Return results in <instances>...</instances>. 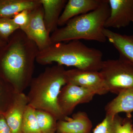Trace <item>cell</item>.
Here are the masks:
<instances>
[{
  "label": "cell",
  "instance_id": "cell-4",
  "mask_svg": "<svg viewBox=\"0 0 133 133\" xmlns=\"http://www.w3.org/2000/svg\"><path fill=\"white\" fill-rule=\"evenodd\" d=\"M110 13L108 0H102L96 9L71 19L64 26L51 33V42H66L81 39L105 42L107 39L104 30Z\"/></svg>",
  "mask_w": 133,
  "mask_h": 133
},
{
  "label": "cell",
  "instance_id": "cell-17",
  "mask_svg": "<svg viewBox=\"0 0 133 133\" xmlns=\"http://www.w3.org/2000/svg\"><path fill=\"white\" fill-rule=\"evenodd\" d=\"M36 115L42 133H56L58 120L50 113L36 109Z\"/></svg>",
  "mask_w": 133,
  "mask_h": 133
},
{
  "label": "cell",
  "instance_id": "cell-19",
  "mask_svg": "<svg viewBox=\"0 0 133 133\" xmlns=\"http://www.w3.org/2000/svg\"><path fill=\"white\" fill-rule=\"evenodd\" d=\"M123 118L118 114L114 116L106 115L105 118L94 129L93 133H116Z\"/></svg>",
  "mask_w": 133,
  "mask_h": 133
},
{
  "label": "cell",
  "instance_id": "cell-3",
  "mask_svg": "<svg viewBox=\"0 0 133 133\" xmlns=\"http://www.w3.org/2000/svg\"><path fill=\"white\" fill-rule=\"evenodd\" d=\"M66 70L57 64L48 67L37 77L32 79L28 95V105L34 109L50 113L58 121L66 118L58 104L62 87L66 84Z\"/></svg>",
  "mask_w": 133,
  "mask_h": 133
},
{
  "label": "cell",
  "instance_id": "cell-14",
  "mask_svg": "<svg viewBox=\"0 0 133 133\" xmlns=\"http://www.w3.org/2000/svg\"><path fill=\"white\" fill-rule=\"evenodd\" d=\"M106 115L114 116L125 112L127 117L131 118L133 112V88L127 89L117 95L105 107Z\"/></svg>",
  "mask_w": 133,
  "mask_h": 133
},
{
  "label": "cell",
  "instance_id": "cell-10",
  "mask_svg": "<svg viewBox=\"0 0 133 133\" xmlns=\"http://www.w3.org/2000/svg\"><path fill=\"white\" fill-rule=\"evenodd\" d=\"M28 105L27 95L23 92L17 93L12 103L3 113L6 122L12 133H22L23 119Z\"/></svg>",
  "mask_w": 133,
  "mask_h": 133
},
{
  "label": "cell",
  "instance_id": "cell-12",
  "mask_svg": "<svg viewBox=\"0 0 133 133\" xmlns=\"http://www.w3.org/2000/svg\"><path fill=\"white\" fill-rule=\"evenodd\" d=\"M102 0H69L59 17L58 26H63L75 17L85 14L97 8Z\"/></svg>",
  "mask_w": 133,
  "mask_h": 133
},
{
  "label": "cell",
  "instance_id": "cell-22",
  "mask_svg": "<svg viewBox=\"0 0 133 133\" xmlns=\"http://www.w3.org/2000/svg\"><path fill=\"white\" fill-rule=\"evenodd\" d=\"M133 128L131 118L127 117L123 118L117 128L116 133H132Z\"/></svg>",
  "mask_w": 133,
  "mask_h": 133
},
{
  "label": "cell",
  "instance_id": "cell-13",
  "mask_svg": "<svg viewBox=\"0 0 133 133\" xmlns=\"http://www.w3.org/2000/svg\"><path fill=\"white\" fill-rule=\"evenodd\" d=\"M67 1L66 0H39L43 10L45 26L50 34L58 29L59 17Z\"/></svg>",
  "mask_w": 133,
  "mask_h": 133
},
{
  "label": "cell",
  "instance_id": "cell-5",
  "mask_svg": "<svg viewBox=\"0 0 133 133\" xmlns=\"http://www.w3.org/2000/svg\"><path fill=\"white\" fill-rule=\"evenodd\" d=\"M109 92L118 95L133 88V64L119 57L103 61L100 70Z\"/></svg>",
  "mask_w": 133,
  "mask_h": 133
},
{
  "label": "cell",
  "instance_id": "cell-21",
  "mask_svg": "<svg viewBox=\"0 0 133 133\" xmlns=\"http://www.w3.org/2000/svg\"><path fill=\"white\" fill-rule=\"evenodd\" d=\"M31 10H22L12 17L13 22L19 27L20 29L22 30L28 24Z\"/></svg>",
  "mask_w": 133,
  "mask_h": 133
},
{
  "label": "cell",
  "instance_id": "cell-15",
  "mask_svg": "<svg viewBox=\"0 0 133 133\" xmlns=\"http://www.w3.org/2000/svg\"><path fill=\"white\" fill-rule=\"evenodd\" d=\"M104 33L107 40L118 51L120 57L133 64V35H122L105 28Z\"/></svg>",
  "mask_w": 133,
  "mask_h": 133
},
{
  "label": "cell",
  "instance_id": "cell-16",
  "mask_svg": "<svg viewBox=\"0 0 133 133\" xmlns=\"http://www.w3.org/2000/svg\"><path fill=\"white\" fill-rule=\"evenodd\" d=\"M39 0H0V18H12L24 10H32L41 5Z\"/></svg>",
  "mask_w": 133,
  "mask_h": 133
},
{
  "label": "cell",
  "instance_id": "cell-24",
  "mask_svg": "<svg viewBox=\"0 0 133 133\" xmlns=\"http://www.w3.org/2000/svg\"><path fill=\"white\" fill-rule=\"evenodd\" d=\"M1 87H0V98H1Z\"/></svg>",
  "mask_w": 133,
  "mask_h": 133
},
{
  "label": "cell",
  "instance_id": "cell-7",
  "mask_svg": "<svg viewBox=\"0 0 133 133\" xmlns=\"http://www.w3.org/2000/svg\"><path fill=\"white\" fill-rule=\"evenodd\" d=\"M66 84L70 83L91 91L95 95L109 92L99 71L74 69L65 71Z\"/></svg>",
  "mask_w": 133,
  "mask_h": 133
},
{
  "label": "cell",
  "instance_id": "cell-18",
  "mask_svg": "<svg viewBox=\"0 0 133 133\" xmlns=\"http://www.w3.org/2000/svg\"><path fill=\"white\" fill-rule=\"evenodd\" d=\"M36 109L28 105L24 113L22 124V133H42L37 119Z\"/></svg>",
  "mask_w": 133,
  "mask_h": 133
},
{
  "label": "cell",
  "instance_id": "cell-23",
  "mask_svg": "<svg viewBox=\"0 0 133 133\" xmlns=\"http://www.w3.org/2000/svg\"><path fill=\"white\" fill-rule=\"evenodd\" d=\"M0 133H12L8 125L3 112H0Z\"/></svg>",
  "mask_w": 133,
  "mask_h": 133
},
{
  "label": "cell",
  "instance_id": "cell-6",
  "mask_svg": "<svg viewBox=\"0 0 133 133\" xmlns=\"http://www.w3.org/2000/svg\"><path fill=\"white\" fill-rule=\"evenodd\" d=\"M95 95L87 89L67 83L61 89L58 104L61 112L66 118L72 114L77 106L90 102Z\"/></svg>",
  "mask_w": 133,
  "mask_h": 133
},
{
  "label": "cell",
  "instance_id": "cell-11",
  "mask_svg": "<svg viewBox=\"0 0 133 133\" xmlns=\"http://www.w3.org/2000/svg\"><path fill=\"white\" fill-rule=\"evenodd\" d=\"M92 124L87 114L79 111L72 118L58 121L56 133H91Z\"/></svg>",
  "mask_w": 133,
  "mask_h": 133
},
{
  "label": "cell",
  "instance_id": "cell-9",
  "mask_svg": "<svg viewBox=\"0 0 133 133\" xmlns=\"http://www.w3.org/2000/svg\"><path fill=\"white\" fill-rule=\"evenodd\" d=\"M110 13L105 28L119 29L128 26L133 21V0H108Z\"/></svg>",
  "mask_w": 133,
  "mask_h": 133
},
{
  "label": "cell",
  "instance_id": "cell-2",
  "mask_svg": "<svg viewBox=\"0 0 133 133\" xmlns=\"http://www.w3.org/2000/svg\"><path fill=\"white\" fill-rule=\"evenodd\" d=\"M103 54L99 50L90 48L79 40L52 43L38 52L36 62L42 65L54 63L74 66L84 70L100 71Z\"/></svg>",
  "mask_w": 133,
  "mask_h": 133
},
{
  "label": "cell",
  "instance_id": "cell-8",
  "mask_svg": "<svg viewBox=\"0 0 133 133\" xmlns=\"http://www.w3.org/2000/svg\"><path fill=\"white\" fill-rule=\"evenodd\" d=\"M22 30L36 44L39 51L45 49L52 44L50 34L44 23L43 10L41 4L31 10L28 24Z\"/></svg>",
  "mask_w": 133,
  "mask_h": 133
},
{
  "label": "cell",
  "instance_id": "cell-20",
  "mask_svg": "<svg viewBox=\"0 0 133 133\" xmlns=\"http://www.w3.org/2000/svg\"><path fill=\"white\" fill-rule=\"evenodd\" d=\"M12 18H0V38L8 42L10 37L19 29Z\"/></svg>",
  "mask_w": 133,
  "mask_h": 133
},
{
  "label": "cell",
  "instance_id": "cell-26",
  "mask_svg": "<svg viewBox=\"0 0 133 133\" xmlns=\"http://www.w3.org/2000/svg\"><path fill=\"white\" fill-rule=\"evenodd\" d=\"M132 22L133 23V21H132Z\"/></svg>",
  "mask_w": 133,
  "mask_h": 133
},
{
  "label": "cell",
  "instance_id": "cell-1",
  "mask_svg": "<svg viewBox=\"0 0 133 133\" xmlns=\"http://www.w3.org/2000/svg\"><path fill=\"white\" fill-rule=\"evenodd\" d=\"M0 51V67L3 77L16 93L30 86L39 52L36 44L21 30L16 31Z\"/></svg>",
  "mask_w": 133,
  "mask_h": 133
},
{
  "label": "cell",
  "instance_id": "cell-25",
  "mask_svg": "<svg viewBox=\"0 0 133 133\" xmlns=\"http://www.w3.org/2000/svg\"><path fill=\"white\" fill-rule=\"evenodd\" d=\"M132 133H133V128L132 129Z\"/></svg>",
  "mask_w": 133,
  "mask_h": 133
}]
</instances>
